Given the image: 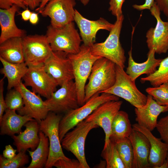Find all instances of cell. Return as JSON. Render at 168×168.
Here are the masks:
<instances>
[{"label": "cell", "mask_w": 168, "mask_h": 168, "mask_svg": "<svg viewBox=\"0 0 168 168\" xmlns=\"http://www.w3.org/2000/svg\"><path fill=\"white\" fill-rule=\"evenodd\" d=\"M116 64L101 57L94 63L89 81L85 87V101L97 93H101L111 87L116 80Z\"/></svg>", "instance_id": "obj_1"}, {"label": "cell", "mask_w": 168, "mask_h": 168, "mask_svg": "<svg viewBox=\"0 0 168 168\" xmlns=\"http://www.w3.org/2000/svg\"><path fill=\"white\" fill-rule=\"evenodd\" d=\"M72 64L74 82L77 91L79 106L85 103V87L95 62L101 57L93 55L91 47L82 44L79 51L76 54H68Z\"/></svg>", "instance_id": "obj_2"}, {"label": "cell", "mask_w": 168, "mask_h": 168, "mask_svg": "<svg viewBox=\"0 0 168 168\" xmlns=\"http://www.w3.org/2000/svg\"><path fill=\"white\" fill-rule=\"evenodd\" d=\"M119 97L106 93H97L95 94L82 105L64 114L59 125L60 139L71 129L80 122L84 120L101 104L111 100H118Z\"/></svg>", "instance_id": "obj_3"}, {"label": "cell", "mask_w": 168, "mask_h": 168, "mask_svg": "<svg viewBox=\"0 0 168 168\" xmlns=\"http://www.w3.org/2000/svg\"><path fill=\"white\" fill-rule=\"evenodd\" d=\"M116 18L114 26L106 40L102 42L94 44L91 47V50L93 55L108 59L124 69L126 57L120 41L124 16L122 14Z\"/></svg>", "instance_id": "obj_4"}, {"label": "cell", "mask_w": 168, "mask_h": 168, "mask_svg": "<svg viewBox=\"0 0 168 168\" xmlns=\"http://www.w3.org/2000/svg\"><path fill=\"white\" fill-rule=\"evenodd\" d=\"M46 36L53 51L76 54L80 51L82 41L73 22L55 28L50 25L47 27Z\"/></svg>", "instance_id": "obj_5"}, {"label": "cell", "mask_w": 168, "mask_h": 168, "mask_svg": "<svg viewBox=\"0 0 168 168\" xmlns=\"http://www.w3.org/2000/svg\"><path fill=\"white\" fill-rule=\"evenodd\" d=\"M116 80L114 84L103 92L121 97L136 108L143 107L146 103L147 96L138 90L136 86L135 81L132 80L124 69L116 65Z\"/></svg>", "instance_id": "obj_6"}, {"label": "cell", "mask_w": 168, "mask_h": 168, "mask_svg": "<svg viewBox=\"0 0 168 168\" xmlns=\"http://www.w3.org/2000/svg\"><path fill=\"white\" fill-rule=\"evenodd\" d=\"M63 116L49 111L46 117L39 123L40 131L42 132L49 139V154L45 168H51L59 159L67 160L62 150L59 133V125Z\"/></svg>", "instance_id": "obj_7"}, {"label": "cell", "mask_w": 168, "mask_h": 168, "mask_svg": "<svg viewBox=\"0 0 168 168\" xmlns=\"http://www.w3.org/2000/svg\"><path fill=\"white\" fill-rule=\"evenodd\" d=\"M98 126L85 119L78 124L74 129L67 132L61 141L62 147L72 152L81 163L83 168H89L85 153L86 137L91 130Z\"/></svg>", "instance_id": "obj_8"}, {"label": "cell", "mask_w": 168, "mask_h": 168, "mask_svg": "<svg viewBox=\"0 0 168 168\" xmlns=\"http://www.w3.org/2000/svg\"><path fill=\"white\" fill-rule=\"evenodd\" d=\"M25 62L27 65L44 64L53 51L46 35H35L23 38Z\"/></svg>", "instance_id": "obj_9"}, {"label": "cell", "mask_w": 168, "mask_h": 168, "mask_svg": "<svg viewBox=\"0 0 168 168\" xmlns=\"http://www.w3.org/2000/svg\"><path fill=\"white\" fill-rule=\"evenodd\" d=\"M44 102L49 111L58 114H65L79 107L74 81L72 80L64 83Z\"/></svg>", "instance_id": "obj_10"}, {"label": "cell", "mask_w": 168, "mask_h": 168, "mask_svg": "<svg viewBox=\"0 0 168 168\" xmlns=\"http://www.w3.org/2000/svg\"><path fill=\"white\" fill-rule=\"evenodd\" d=\"M28 66V70L22 78L24 85L47 99L49 98L58 86L56 81L46 71L44 64Z\"/></svg>", "instance_id": "obj_11"}, {"label": "cell", "mask_w": 168, "mask_h": 168, "mask_svg": "<svg viewBox=\"0 0 168 168\" xmlns=\"http://www.w3.org/2000/svg\"><path fill=\"white\" fill-rule=\"evenodd\" d=\"M75 0H50L39 12L44 17L50 18V25L58 28L74 21Z\"/></svg>", "instance_id": "obj_12"}, {"label": "cell", "mask_w": 168, "mask_h": 168, "mask_svg": "<svg viewBox=\"0 0 168 168\" xmlns=\"http://www.w3.org/2000/svg\"><path fill=\"white\" fill-rule=\"evenodd\" d=\"M46 71L61 86L74 79L71 61L68 54L61 51H53L44 64Z\"/></svg>", "instance_id": "obj_13"}, {"label": "cell", "mask_w": 168, "mask_h": 168, "mask_svg": "<svg viewBox=\"0 0 168 168\" xmlns=\"http://www.w3.org/2000/svg\"><path fill=\"white\" fill-rule=\"evenodd\" d=\"M150 10L157 23L155 28H151L147 32L148 48L149 50L154 49L155 53L158 54L166 53L168 51V21L161 19V11L155 2Z\"/></svg>", "instance_id": "obj_14"}, {"label": "cell", "mask_w": 168, "mask_h": 168, "mask_svg": "<svg viewBox=\"0 0 168 168\" xmlns=\"http://www.w3.org/2000/svg\"><path fill=\"white\" fill-rule=\"evenodd\" d=\"M122 103L123 101L119 100L106 102L99 106L85 119L103 129L105 135L104 147L109 142L112 122Z\"/></svg>", "instance_id": "obj_15"}, {"label": "cell", "mask_w": 168, "mask_h": 168, "mask_svg": "<svg viewBox=\"0 0 168 168\" xmlns=\"http://www.w3.org/2000/svg\"><path fill=\"white\" fill-rule=\"evenodd\" d=\"M15 88L20 92L23 100V106L17 111L19 114L30 117L39 123L46 117L49 111L40 95L29 90L22 81Z\"/></svg>", "instance_id": "obj_16"}, {"label": "cell", "mask_w": 168, "mask_h": 168, "mask_svg": "<svg viewBox=\"0 0 168 168\" xmlns=\"http://www.w3.org/2000/svg\"><path fill=\"white\" fill-rule=\"evenodd\" d=\"M74 21L79 29L83 44L89 47L96 42V34L99 30H103L110 31L114 25V24L110 23L102 17L96 20H88L76 9Z\"/></svg>", "instance_id": "obj_17"}, {"label": "cell", "mask_w": 168, "mask_h": 168, "mask_svg": "<svg viewBox=\"0 0 168 168\" xmlns=\"http://www.w3.org/2000/svg\"><path fill=\"white\" fill-rule=\"evenodd\" d=\"M168 111V106L158 104L148 94L146 104L141 108L135 109V120L138 124L152 131L156 128L160 114Z\"/></svg>", "instance_id": "obj_18"}, {"label": "cell", "mask_w": 168, "mask_h": 168, "mask_svg": "<svg viewBox=\"0 0 168 168\" xmlns=\"http://www.w3.org/2000/svg\"><path fill=\"white\" fill-rule=\"evenodd\" d=\"M133 128L140 132L147 138L150 144L149 162L151 168H160L165 162L168 152V145L160 138L155 136L152 131L138 124L132 125Z\"/></svg>", "instance_id": "obj_19"}, {"label": "cell", "mask_w": 168, "mask_h": 168, "mask_svg": "<svg viewBox=\"0 0 168 168\" xmlns=\"http://www.w3.org/2000/svg\"><path fill=\"white\" fill-rule=\"evenodd\" d=\"M128 138L133 151L132 168H151L149 162L150 144L147 138L142 133L133 128Z\"/></svg>", "instance_id": "obj_20"}, {"label": "cell", "mask_w": 168, "mask_h": 168, "mask_svg": "<svg viewBox=\"0 0 168 168\" xmlns=\"http://www.w3.org/2000/svg\"><path fill=\"white\" fill-rule=\"evenodd\" d=\"M19 8L16 5L8 9L0 8V44L11 38H23L26 36V31L18 28L15 22V15Z\"/></svg>", "instance_id": "obj_21"}, {"label": "cell", "mask_w": 168, "mask_h": 168, "mask_svg": "<svg viewBox=\"0 0 168 168\" xmlns=\"http://www.w3.org/2000/svg\"><path fill=\"white\" fill-rule=\"evenodd\" d=\"M24 126L25 127L24 131L17 135H15L12 137L14 145L16 146L18 152L21 151L26 152L29 149L34 151L40 142L39 123L34 119L27 122Z\"/></svg>", "instance_id": "obj_22"}, {"label": "cell", "mask_w": 168, "mask_h": 168, "mask_svg": "<svg viewBox=\"0 0 168 168\" xmlns=\"http://www.w3.org/2000/svg\"><path fill=\"white\" fill-rule=\"evenodd\" d=\"M155 54L154 49L149 50L147 60L142 63H138L133 59L132 49L128 51V64L125 72L133 81H135L141 75L146 74L148 76L156 71L162 59L156 58Z\"/></svg>", "instance_id": "obj_23"}, {"label": "cell", "mask_w": 168, "mask_h": 168, "mask_svg": "<svg viewBox=\"0 0 168 168\" xmlns=\"http://www.w3.org/2000/svg\"><path fill=\"white\" fill-rule=\"evenodd\" d=\"M0 119L1 135L12 137L22 132L21 128L28 121L34 119L27 115L17 114L16 110L7 109Z\"/></svg>", "instance_id": "obj_24"}, {"label": "cell", "mask_w": 168, "mask_h": 168, "mask_svg": "<svg viewBox=\"0 0 168 168\" xmlns=\"http://www.w3.org/2000/svg\"><path fill=\"white\" fill-rule=\"evenodd\" d=\"M0 57L11 63L24 62L23 38H11L0 44Z\"/></svg>", "instance_id": "obj_25"}, {"label": "cell", "mask_w": 168, "mask_h": 168, "mask_svg": "<svg viewBox=\"0 0 168 168\" xmlns=\"http://www.w3.org/2000/svg\"><path fill=\"white\" fill-rule=\"evenodd\" d=\"M0 60L3 67L0 72L6 77L8 81L7 88L11 90L15 88L21 82L28 69V66L24 62L13 63L8 62L0 57Z\"/></svg>", "instance_id": "obj_26"}, {"label": "cell", "mask_w": 168, "mask_h": 168, "mask_svg": "<svg viewBox=\"0 0 168 168\" xmlns=\"http://www.w3.org/2000/svg\"><path fill=\"white\" fill-rule=\"evenodd\" d=\"M39 135L40 141L37 148L34 151L27 150L31 161L27 168L44 167L47 162L49 151V139L40 131H39Z\"/></svg>", "instance_id": "obj_27"}, {"label": "cell", "mask_w": 168, "mask_h": 168, "mask_svg": "<svg viewBox=\"0 0 168 168\" xmlns=\"http://www.w3.org/2000/svg\"><path fill=\"white\" fill-rule=\"evenodd\" d=\"M133 129L128 114L125 111L119 110L112 122L110 139L114 140L128 138Z\"/></svg>", "instance_id": "obj_28"}, {"label": "cell", "mask_w": 168, "mask_h": 168, "mask_svg": "<svg viewBox=\"0 0 168 168\" xmlns=\"http://www.w3.org/2000/svg\"><path fill=\"white\" fill-rule=\"evenodd\" d=\"M101 156L106 162V168H125L114 142L110 139L108 145L103 147Z\"/></svg>", "instance_id": "obj_29"}, {"label": "cell", "mask_w": 168, "mask_h": 168, "mask_svg": "<svg viewBox=\"0 0 168 168\" xmlns=\"http://www.w3.org/2000/svg\"><path fill=\"white\" fill-rule=\"evenodd\" d=\"M112 141L125 168H132L133 154L132 144L129 138H124Z\"/></svg>", "instance_id": "obj_30"}, {"label": "cell", "mask_w": 168, "mask_h": 168, "mask_svg": "<svg viewBox=\"0 0 168 168\" xmlns=\"http://www.w3.org/2000/svg\"><path fill=\"white\" fill-rule=\"evenodd\" d=\"M158 67L153 73L141 78V82H149L153 86H157L168 82V56L162 59Z\"/></svg>", "instance_id": "obj_31"}, {"label": "cell", "mask_w": 168, "mask_h": 168, "mask_svg": "<svg viewBox=\"0 0 168 168\" xmlns=\"http://www.w3.org/2000/svg\"><path fill=\"white\" fill-rule=\"evenodd\" d=\"M29 162L28 156L26 152L21 151L11 159H7L2 155H0V168H18L21 167Z\"/></svg>", "instance_id": "obj_32"}, {"label": "cell", "mask_w": 168, "mask_h": 168, "mask_svg": "<svg viewBox=\"0 0 168 168\" xmlns=\"http://www.w3.org/2000/svg\"><path fill=\"white\" fill-rule=\"evenodd\" d=\"M146 92L159 105L168 106V82L147 88Z\"/></svg>", "instance_id": "obj_33"}, {"label": "cell", "mask_w": 168, "mask_h": 168, "mask_svg": "<svg viewBox=\"0 0 168 168\" xmlns=\"http://www.w3.org/2000/svg\"><path fill=\"white\" fill-rule=\"evenodd\" d=\"M5 101L7 109L18 111L24 106L23 100L20 92L15 88L6 95Z\"/></svg>", "instance_id": "obj_34"}, {"label": "cell", "mask_w": 168, "mask_h": 168, "mask_svg": "<svg viewBox=\"0 0 168 168\" xmlns=\"http://www.w3.org/2000/svg\"><path fill=\"white\" fill-rule=\"evenodd\" d=\"M161 140L168 145V115L157 121L156 126Z\"/></svg>", "instance_id": "obj_35"}, {"label": "cell", "mask_w": 168, "mask_h": 168, "mask_svg": "<svg viewBox=\"0 0 168 168\" xmlns=\"http://www.w3.org/2000/svg\"><path fill=\"white\" fill-rule=\"evenodd\" d=\"M54 166L57 168H83L77 159L70 158L67 160H58L54 163Z\"/></svg>", "instance_id": "obj_36"}, {"label": "cell", "mask_w": 168, "mask_h": 168, "mask_svg": "<svg viewBox=\"0 0 168 168\" xmlns=\"http://www.w3.org/2000/svg\"><path fill=\"white\" fill-rule=\"evenodd\" d=\"M125 0H110L109 11L116 17L122 14V7Z\"/></svg>", "instance_id": "obj_37"}, {"label": "cell", "mask_w": 168, "mask_h": 168, "mask_svg": "<svg viewBox=\"0 0 168 168\" xmlns=\"http://www.w3.org/2000/svg\"><path fill=\"white\" fill-rule=\"evenodd\" d=\"M14 5L23 9L27 8L24 0H0V8L8 9Z\"/></svg>", "instance_id": "obj_38"}, {"label": "cell", "mask_w": 168, "mask_h": 168, "mask_svg": "<svg viewBox=\"0 0 168 168\" xmlns=\"http://www.w3.org/2000/svg\"><path fill=\"white\" fill-rule=\"evenodd\" d=\"M4 77L0 80V119H1L3 113L7 109L5 99L3 96L4 91Z\"/></svg>", "instance_id": "obj_39"}, {"label": "cell", "mask_w": 168, "mask_h": 168, "mask_svg": "<svg viewBox=\"0 0 168 168\" xmlns=\"http://www.w3.org/2000/svg\"><path fill=\"white\" fill-rule=\"evenodd\" d=\"M16 149H14L10 145H8L6 146L3 151L2 156L7 159H11L16 156Z\"/></svg>", "instance_id": "obj_40"}, {"label": "cell", "mask_w": 168, "mask_h": 168, "mask_svg": "<svg viewBox=\"0 0 168 168\" xmlns=\"http://www.w3.org/2000/svg\"><path fill=\"white\" fill-rule=\"evenodd\" d=\"M155 2L168 20V0H155Z\"/></svg>", "instance_id": "obj_41"}, {"label": "cell", "mask_w": 168, "mask_h": 168, "mask_svg": "<svg viewBox=\"0 0 168 168\" xmlns=\"http://www.w3.org/2000/svg\"><path fill=\"white\" fill-rule=\"evenodd\" d=\"M155 3V0H145V3L142 5L134 4L133 5V8L138 11L145 9L150 10L153 6Z\"/></svg>", "instance_id": "obj_42"}, {"label": "cell", "mask_w": 168, "mask_h": 168, "mask_svg": "<svg viewBox=\"0 0 168 168\" xmlns=\"http://www.w3.org/2000/svg\"><path fill=\"white\" fill-rule=\"evenodd\" d=\"M27 7L31 10H34L40 5L42 0H24Z\"/></svg>", "instance_id": "obj_43"}, {"label": "cell", "mask_w": 168, "mask_h": 168, "mask_svg": "<svg viewBox=\"0 0 168 168\" xmlns=\"http://www.w3.org/2000/svg\"><path fill=\"white\" fill-rule=\"evenodd\" d=\"M32 12L27 8L21 13L22 19L25 21H28L30 19Z\"/></svg>", "instance_id": "obj_44"}, {"label": "cell", "mask_w": 168, "mask_h": 168, "mask_svg": "<svg viewBox=\"0 0 168 168\" xmlns=\"http://www.w3.org/2000/svg\"><path fill=\"white\" fill-rule=\"evenodd\" d=\"M39 20L38 14L32 12L29 20L30 22L32 24L35 25L38 22Z\"/></svg>", "instance_id": "obj_45"}, {"label": "cell", "mask_w": 168, "mask_h": 168, "mask_svg": "<svg viewBox=\"0 0 168 168\" xmlns=\"http://www.w3.org/2000/svg\"><path fill=\"white\" fill-rule=\"evenodd\" d=\"M50 0H42L40 6L35 9L36 12H39L41 11L44 7L46 5Z\"/></svg>", "instance_id": "obj_46"}, {"label": "cell", "mask_w": 168, "mask_h": 168, "mask_svg": "<svg viewBox=\"0 0 168 168\" xmlns=\"http://www.w3.org/2000/svg\"><path fill=\"white\" fill-rule=\"evenodd\" d=\"M84 6L86 5L89 2L90 0H77Z\"/></svg>", "instance_id": "obj_47"}, {"label": "cell", "mask_w": 168, "mask_h": 168, "mask_svg": "<svg viewBox=\"0 0 168 168\" xmlns=\"http://www.w3.org/2000/svg\"><path fill=\"white\" fill-rule=\"evenodd\" d=\"M166 162L167 164V166H168V152L167 153V156H166Z\"/></svg>", "instance_id": "obj_48"}]
</instances>
